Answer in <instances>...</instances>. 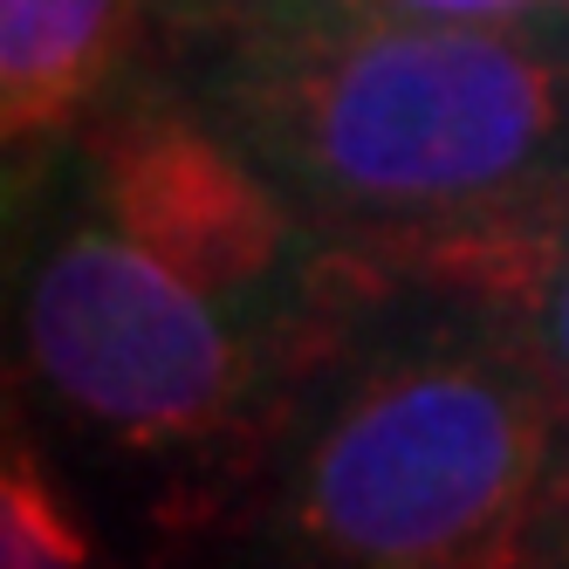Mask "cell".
Listing matches in <instances>:
<instances>
[{
  "label": "cell",
  "instance_id": "8992f818",
  "mask_svg": "<svg viewBox=\"0 0 569 569\" xmlns=\"http://www.w3.org/2000/svg\"><path fill=\"white\" fill-rule=\"evenodd\" d=\"M371 268L501 316L569 412V186H556L549 199H536L495 233L453 240V248H432L412 261H371Z\"/></svg>",
  "mask_w": 569,
  "mask_h": 569
},
{
  "label": "cell",
  "instance_id": "7a4b0ae2",
  "mask_svg": "<svg viewBox=\"0 0 569 569\" xmlns=\"http://www.w3.org/2000/svg\"><path fill=\"white\" fill-rule=\"evenodd\" d=\"M322 248L302 371L261 439V528L289 569H495L569 439L501 316Z\"/></svg>",
  "mask_w": 569,
  "mask_h": 569
},
{
  "label": "cell",
  "instance_id": "ba28073f",
  "mask_svg": "<svg viewBox=\"0 0 569 569\" xmlns=\"http://www.w3.org/2000/svg\"><path fill=\"white\" fill-rule=\"evenodd\" d=\"M316 8L405 14V21H569V0H316Z\"/></svg>",
  "mask_w": 569,
  "mask_h": 569
},
{
  "label": "cell",
  "instance_id": "277c9868",
  "mask_svg": "<svg viewBox=\"0 0 569 569\" xmlns=\"http://www.w3.org/2000/svg\"><path fill=\"white\" fill-rule=\"evenodd\" d=\"M83 166V207L131 233L144 254L254 322L309 330L322 240L289 192L186 97V83L117 90L90 117Z\"/></svg>",
  "mask_w": 569,
  "mask_h": 569
},
{
  "label": "cell",
  "instance_id": "52a82bcc",
  "mask_svg": "<svg viewBox=\"0 0 569 569\" xmlns=\"http://www.w3.org/2000/svg\"><path fill=\"white\" fill-rule=\"evenodd\" d=\"M0 569H103L90 528L76 521L69 495L42 453L21 446V432L8 439V467H0Z\"/></svg>",
  "mask_w": 569,
  "mask_h": 569
},
{
  "label": "cell",
  "instance_id": "3957f363",
  "mask_svg": "<svg viewBox=\"0 0 569 569\" xmlns=\"http://www.w3.org/2000/svg\"><path fill=\"white\" fill-rule=\"evenodd\" d=\"M309 330L254 322L192 289L97 207L76 213L28 281V363L76 426L124 453H261Z\"/></svg>",
  "mask_w": 569,
  "mask_h": 569
},
{
  "label": "cell",
  "instance_id": "6da1fadb",
  "mask_svg": "<svg viewBox=\"0 0 569 569\" xmlns=\"http://www.w3.org/2000/svg\"><path fill=\"white\" fill-rule=\"evenodd\" d=\"M166 28L186 97L322 248L412 261L569 186V21L172 0Z\"/></svg>",
  "mask_w": 569,
  "mask_h": 569
},
{
  "label": "cell",
  "instance_id": "5b68a950",
  "mask_svg": "<svg viewBox=\"0 0 569 569\" xmlns=\"http://www.w3.org/2000/svg\"><path fill=\"white\" fill-rule=\"evenodd\" d=\"M144 0H0V138L42 151L124 90Z\"/></svg>",
  "mask_w": 569,
  "mask_h": 569
}]
</instances>
